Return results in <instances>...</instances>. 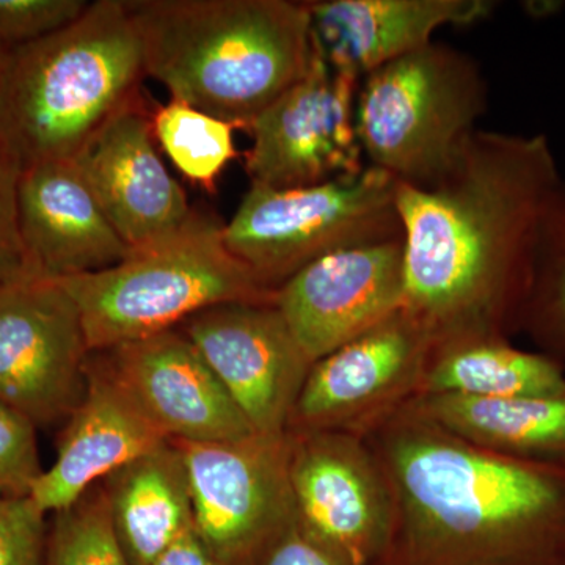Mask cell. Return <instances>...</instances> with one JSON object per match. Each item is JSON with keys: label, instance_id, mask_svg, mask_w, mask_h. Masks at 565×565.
Returning <instances> with one entry per match:
<instances>
[{"label": "cell", "instance_id": "1", "mask_svg": "<svg viewBox=\"0 0 565 565\" xmlns=\"http://www.w3.org/2000/svg\"><path fill=\"white\" fill-rule=\"evenodd\" d=\"M563 174L544 134L476 129L440 181L397 182L405 313L430 344L520 333L539 234Z\"/></svg>", "mask_w": 565, "mask_h": 565}, {"label": "cell", "instance_id": "2", "mask_svg": "<svg viewBox=\"0 0 565 565\" xmlns=\"http://www.w3.org/2000/svg\"><path fill=\"white\" fill-rule=\"evenodd\" d=\"M363 438L392 500L373 565H565V465L487 451L414 403Z\"/></svg>", "mask_w": 565, "mask_h": 565}, {"label": "cell", "instance_id": "3", "mask_svg": "<svg viewBox=\"0 0 565 565\" xmlns=\"http://www.w3.org/2000/svg\"><path fill=\"white\" fill-rule=\"evenodd\" d=\"M145 74L172 99L247 131L313 57L307 2L122 0Z\"/></svg>", "mask_w": 565, "mask_h": 565}, {"label": "cell", "instance_id": "4", "mask_svg": "<svg viewBox=\"0 0 565 565\" xmlns=\"http://www.w3.org/2000/svg\"><path fill=\"white\" fill-rule=\"evenodd\" d=\"M143 51L122 0H96L46 39L9 47L0 70V148L21 170L68 161L140 99Z\"/></svg>", "mask_w": 565, "mask_h": 565}, {"label": "cell", "instance_id": "5", "mask_svg": "<svg viewBox=\"0 0 565 565\" xmlns=\"http://www.w3.org/2000/svg\"><path fill=\"white\" fill-rule=\"evenodd\" d=\"M223 225L193 210L180 230L121 263L55 280L79 310L90 352L177 329L215 305L273 303L275 292L226 248Z\"/></svg>", "mask_w": 565, "mask_h": 565}, {"label": "cell", "instance_id": "6", "mask_svg": "<svg viewBox=\"0 0 565 565\" xmlns=\"http://www.w3.org/2000/svg\"><path fill=\"white\" fill-rule=\"evenodd\" d=\"M487 98L479 63L433 40L360 82L356 131L363 154L399 184L430 188L478 129Z\"/></svg>", "mask_w": 565, "mask_h": 565}, {"label": "cell", "instance_id": "7", "mask_svg": "<svg viewBox=\"0 0 565 565\" xmlns=\"http://www.w3.org/2000/svg\"><path fill=\"white\" fill-rule=\"evenodd\" d=\"M397 181L366 166L359 174L307 188L252 182L223 241L264 288L274 291L323 256L403 237Z\"/></svg>", "mask_w": 565, "mask_h": 565}, {"label": "cell", "instance_id": "8", "mask_svg": "<svg viewBox=\"0 0 565 565\" xmlns=\"http://www.w3.org/2000/svg\"><path fill=\"white\" fill-rule=\"evenodd\" d=\"M174 444L188 470L193 531L215 564L252 565L296 522L286 435Z\"/></svg>", "mask_w": 565, "mask_h": 565}, {"label": "cell", "instance_id": "9", "mask_svg": "<svg viewBox=\"0 0 565 565\" xmlns=\"http://www.w3.org/2000/svg\"><path fill=\"white\" fill-rule=\"evenodd\" d=\"M313 33V32H311ZM359 79L330 66L313 40L310 68L247 131L245 170L275 189L307 188L364 169L356 131Z\"/></svg>", "mask_w": 565, "mask_h": 565}, {"label": "cell", "instance_id": "10", "mask_svg": "<svg viewBox=\"0 0 565 565\" xmlns=\"http://www.w3.org/2000/svg\"><path fill=\"white\" fill-rule=\"evenodd\" d=\"M297 525L337 565H373L392 522L381 465L359 435L286 433Z\"/></svg>", "mask_w": 565, "mask_h": 565}, {"label": "cell", "instance_id": "11", "mask_svg": "<svg viewBox=\"0 0 565 565\" xmlns=\"http://www.w3.org/2000/svg\"><path fill=\"white\" fill-rule=\"evenodd\" d=\"M88 356L79 310L61 282L0 285V403L35 426L68 418L84 396Z\"/></svg>", "mask_w": 565, "mask_h": 565}, {"label": "cell", "instance_id": "12", "mask_svg": "<svg viewBox=\"0 0 565 565\" xmlns=\"http://www.w3.org/2000/svg\"><path fill=\"white\" fill-rule=\"evenodd\" d=\"M430 340L404 310L311 364L288 433L366 437L418 397Z\"/></svg>", "mask_w": 565, "mask_h": 565}, {"label": "cell", "instance_id": "13", "mask_svg": "<svg viewBox=\"0 0 565 565\" xmlns=\"http://www.w3.org/2000/svg\"><path fill=\"white\" fill-rule=\"evenodd\" d=\"M177 329L195 345L256 434L288 433L313 363L274 302L215 305Z\"/></svg>", "mask_w": 565, "mask_h": 565}, {"label": "cell", "instance_id": "14", "mask_svg": "<svg viewBox=\"0 0 565 565\" xmlns=\"http://www.w3.org/2000/svg\"><path fill=\"white\" fill-rule=\"evenodd\" d=\"M404 236L323 256L280 288L274 303L311 363L404 308Z\"/></svg>", "mask_w": 565, "mask_h": 565}, {"label": "cell", "instance_id": "15", "mask_svg": "<svg viewBox=\"0 0 565 565\" xmlns=\"http://www.w3.org/2000/svg\"><path fill=\"white\" fill-rule=\"evenodd\" d=\"M96 353L169 440L226 444L256 434L180 330Z\"/></svg>", "mask_w": 565, "mask_h": 565}, {"label": "cell", "instance_id": "16", "mask_svg": "<svg viewBox=\"0 0 565 565\" xmlns=\"http://www.w3.org/2000/svg\"><path fill=\"white\" fill-rule=\"evenodd\" d=\"M74 161L131 250L170 236L192 215L184 189L156 150L141 98L107 121Z\"/></svg>", "mask_w": 565, "mask_h": 565}, {"label": "cell", "instance_id": "17", "mask_svg": "<svg viewBox=\"0 0 565 565\" xmlns=\"http://www.w3.org/2000/svg\"><path fill=\"white\" fill-rule=\"evenodd\" d=\"M167 440L99 353L90 352L84 396L68 416L54 463L43 470L29 497L44 514H57Z\"/></svg>", "mask_w": 565, "mask_h": 565}, {"label": "cell", "instance_id": "18", "mask_svg": "<svg viewBox=\"0 0 565 565\" xmlns=\"http://www.w3.org/2000/svg\"><path fill=\"white\" fill-rule=\"evenodd\" d=\"M20 225L31 277L98 273L131 253L74 159L22 170Z\"/></svg>", "mask_w": 565, "mask_h": 565}, {"label": "cell", "instance_id": "19", "mask_svg": "<svg viewBox=\"0 0 565 565\" xmlns=\"http://www.w3.org/2000/svg\"><path fill=\"white\" fill-rule=\"evenodd\" d=\"M311 32L326 61L362 81L426 46L445 25L486 20L490 0H310Z\"/></svg>", "mask_w": 565, "mask_h": 565}, {"label": "cell", "instance_id": "20", "mask_svg": "<svg viewBox=\"0 0 565 565\" xmlns=\"http://www.w3.org/2000/svg\"><path fill=\"white\" fill-rule=\"evenodd\" d=\"M102 484L111 523L131 565H152L192 530V500L181 449L163 441Z\"/></svg>", "mask_w": 565, "mask_h": 565}, {"label": "cell", "instance_id": "21", "mask_svg": "<svg viewBox=\"0 0 565 565\" xmlns=\"http://www.w3.org/2000/svg\"><path fill=\"white\" fill-rule=\"evenodd\" d=\"M412 403L448 433L487 451L565 465V392L504 399L435 394Z\"/></svg>", "mask_w": 565, "mask_h": 565}, {"label": "cell", "instance_id": "22", "mask_svg": "<svg viewBox=\"0 0 565 565\" xmlns=\"http://www.w3.org/2000/svg\"><path fill=\"white\" fill-rule=\"evenodd\" d=\"M565 392V367L544 352L515 348L508 338L467 337L430 344L419 396L504 399Z\"/></svg>", "mask_w": 565, "mask_h": 565}, {"label": "cell", "instance_id": "23", "mask_svg": "<svg viewBox=\"0 0 565 565\" xmlns=\"http://www.w3.org/2000/svg\"><path fill=\"white\" fill-rule=\"evenodd\" d=\"M520 333L565 362V177L542 222Z\"/></svg>", "mask_w": 565, "mask_h": 565}, {"label": "cell", "instance_id": "24", "mask_svg": "<svg viewBox=\"0 0 565 565\" xmlns=\"http://www.w3.org/2000/svg\"><path fill=\"white\" fill-rule=\"evenodd\" d=\"M152 134L174 167L193 184L215 192L218 177L237 158L236 126L172 99L156 109Z\"/></svg>", "mask_w": 565, "mask_h": 565}, {"label": "cell", "instance_id": "25", "mask_svg": "<svg viewBox=\"0 0 565 565\" xmlns=\"http://www.w3.org/2000/svg\"><path fill=\"white\" fill-rule=\"evenodd\" d=\"M43 565H131L115 533L102 484L55 514Z\"/></svg>", "mask_w": 565, "mask_h": 565}, {"label": "cell", "instance_id": "26", "mask_svg": "<svg viewBox=\"0 0 565 565\" xmlns=\"http://www.w3.org/2000/svg\"><path fill=\"white\" fill-rule=\"evenodd\" d=\"M41 473L35 424L0 403V498L29 497Z\"/></svg>", "mask_w": 565, "mask_h": 565}, {"label": "cell", "instance_id": "27", "mask_svg": "<svg viewBox=\"0 0 565 565\" xmlns=\"http://www.w3.org/2000/svg\"><path fill=\"white\" fill-rule=\"evenodd\" d=\"M85 0H0V44L22 46L52 35L79 20Z\"/></svg>", "mask_w": 565, "mask_h": 565}, {"label": "cell", "instance_id": "28", "mask_svg": "<svg viewBox=\"0 0 565 565\" xmlns=\"http://www.w3.org/2000/svg\"><path fill=\"white\" fill-rule=\"evenodd\" d=\"M44 515L31 497L0 498V565H43Z\"/></svg>", "mask_w": 565, "mask_h": 565}, {"label": "cell", "instance_id": "29", "mask_svg": "<svg viewBox=\"0 0 565 565\" xmlns=\"http://www.w3.org/2000/svg\"><path fill=\"white\" fill-rule=\"evenodd\" d=\"M21 173L0 148V285L31 277L20 225Z\"/></svg>", "mask_w": 565, "mask_h": 565}, {"label": "cell", "instance_id": "30", "mask_svg": "<svg viewBox=\"0 0 565 565\" xmlns=\"http://www.w3.org/2000/svg\"><path fill=\"white\" fill-rule=\"evenodd\" d=\"M252 565H337L296 522L263 550Z\"/></svg>", "mask_w": 565, "mask_h": 565}, {"label": "cell", "instance_id": "31", "mask_svg": "<svg viewBox=\"0 0 565 565\" xmlns=\"http://www.w3.org/2000/svg\"><path fill=\"white\" fill-rule=\"evenodd\" d=\"M152 565H217L195 531L180 535Z\"/></svg>", "mask_w": 565, "mask_h": 565}, {"label": "cell", "instance_id": "32", "mask_svg": "<svg viewBox=\"0 0 565 565\" xmlns=\"http://www.w3.org/2000/svg\"><path fill=\"white\" fill-rule=\"evenodd\" d=\"M6 51H7V47H3L2 44H0V70H2V63H3V57H6Z\"/></svg>", "mask_w": 565, "mask_h": 565}]
</instances>
